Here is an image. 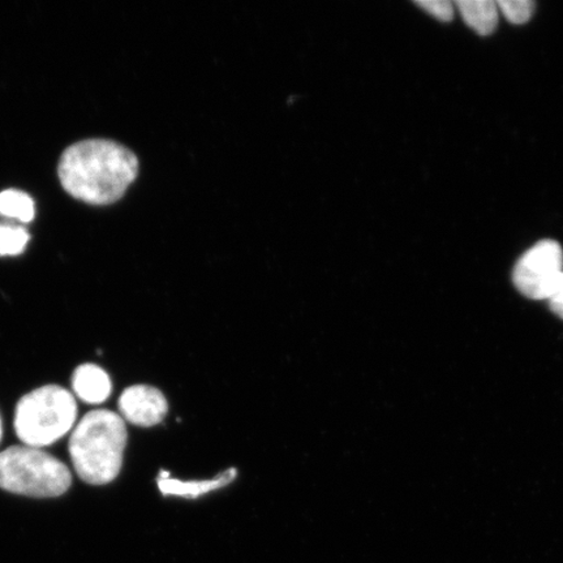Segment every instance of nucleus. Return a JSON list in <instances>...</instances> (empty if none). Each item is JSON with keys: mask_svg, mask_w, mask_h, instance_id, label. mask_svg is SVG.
Here are the masks:
<instances>
[{"mask_svg": "<svg viewBox=\"0 0 563 563\" xmlns=\"http://www.w3.org/2000/svg\"><path fill=\"white\" fill-rule=\"evenodd\" d=\"M59 179L66 192L90 206L121 200L136 180L139 161L125 146L110 140H86L62 154Z\"/></svg>", "mask_w": 563, "mask_h": 563, "instance_id": "obj_1", "label": "nucleus"}, {"mask_svg": "<svg viewBox=\"0 0 563 563\" xmlns=\"http://www.w3.org/2000/svg\"><path fill=\"white\" fill-rule=\"evenodd\" d=\"M126 429L118 413L96 410L86 415L69 439V455L76 474L91 485L115 481L121 473Z\"/></svg>", "mask_w": 563, "mask_h": 563, "instance_id": "obj_2", "label": "nucleus"}, {"mask_svg": "<svg viewBox=\"0 0 563 563\" xmlns=\"http://www.w3.org/2000/svg\"><path fill=\"white\" fill-rule=\"evenodd\" d=\"M73 475L65 463L44 450L12 446L0 453V488L15 495L53 498L65 495Z\"/></svg>", "mask_w": 563, "mask_h": 563, "instance_id": "obj_3", "label": "nucleus"}, {"mask_svg": "<svg viewBox=\"0 0 563 563\" xmlns=\"http://www.w3.org/2000/svg\"><path fill=\"white\" fill-rule=\"evenodd\" d=\"M76 418L73 394L60 386L47 385L19 400L15 431L25 446L42 449L66 435Z\"/></svg>", "mask_w": 563, "mask_h": 563, "instance_id": "obj_4", "label": "nucleus"}, {"mask_svg": "<svg viewBox=\"0 0 563 563\" xmlns=\"http://www.w3.org/2000/svg\"><path fill=\"white\" fill-rule=\"evenodd\" d=\"M563 276V251L554 241L533 245L514 267L512 280L528 299L548 300Z\"/></svg>", "mask_w": 563, "mask_h": 563, "instance_id": "obj_5", "label": "nucleus"}, {"mask_svg": "<svg viewBox=\"0 0 563 563\" xmlns=\"http://www.w3.org/2000/svg\"><path fill=\"white\" fill-rule=\"evenodd\" d=\"M123 420L131 424L150 428L159 424L168 410L167 400L156 387L135 385L125 389L119 399Z\"/></svg>", "mask_w": 563, "mask_h": 563, "instance_id": "obj_6", "label": "nucleus"}, {"mask_svg": "<svg viewBox=\"0 0 563 563\" xmlns=\"http://www.w3.org/2000/svg\"><path fill=\"white\" fill-rule=\"evenodd\" d=\"M74 391L84 402L101 405L111 394L108 373L95 364H82L74 373Z\"/></svg>", "mask_w": 563, "mask_h": 563, "instance_id": "obj_7", "label": "nucleus"}, {"mask_svg": "<svg viewBox=\"0 0 563 563\" xmlns=\"http://www.w3.org/2000/svg\"><path fill=\"white\" fill-rule=\"evenodd\" d=\"M236 476L235 470H229L227 473L217 476L216 478H211V481H201V482H180L175 481V478L170 477V474L161 473L158 478V487L162 492V495L165 496H179L186 498H196L211 490L220 489L222 487H227L232 481H234Z\"/></svg>", "mask_w": 563, "mask_h": 563, "instance_id": "obj_8", "label": "nucleus"}, {"mask_svg": "<svg viewBox=\"0 0 563 563\" xmlns=\"http://www.w3.org/2000/svg\"><path fill=\"white\" fill-rule=\"evenodd\" d=\"M457 10L466 24L481 35L495 32L498 24V5L493 0H457Z\"/></svg>", "mask_w": 563, "mask_h": 563, "instance_id": "obj_9", "label": "nucleus"}, {"mask_svg": "<svg viewBox=\"0 0 563 563\" xmlns=\"http://www.w3.org/2000/svg\"><path fill=\"white\" fill-rule=\"evenodd\" d=\"M34 211L31 196L16 191V189L0 192V216L27 223L33 221Z\"/></svg>", "mask_w": 563, "mask_h": 563, "instance_id": "obj_10", "label": "nucleus"}, {"mask_svg": "<svg viewBox=\"0 0 563 563\" xmlns=\"http://www.w3.org/2000/svg\"><path fill=\"white\" fill-rule=\"evenodd\" d=\"M30 242V234L20 227L0 224V256H18Z\"/></svg>", "mask_w": 563, "mask_h": 563, "instance_id": "obj_11", "label": "nucleus"}, {"mask_svg": "<svg viewBox=\"0 0 563 563\" xmlns=\"http://www.w3.org/2000/svg\"><path fill=\"white\" fill-rule=\"evenodd\" d=\"M498 10L511 24H525L533 15L534 4L531 0H498Z\"/></svg>", "mask_w": 563, "mask_h": 563, "instance_id": "obj_12", "label": "nucleus"}, {"mask_svg": "<svg viewBox=\"0 0 563 563\" xmlns=\"http://www.w3.org/2000/svg\"><path fill=\"white\" fill-rule=\"evenodd\" d=\"M417 4L441 21H452L454 18V4L449 0H420Z\"/></svg>", "mask_w": 563, "mask_h": 563, "instance_id": "obj_13", "label": "nucleus"}, {"mask_svg": "<svg viewBox=\"0 0 563 563\" xmlns=\"http://www.w3.org/2000/svg\"><path fill=\"white\" fill-rule=\"evenodd\" d=\"M548 301L553 313L558 314L560 319L563 320V276L559 280L558 286L554 287V290Z\"/></svg>", "mask_w": 563, "mask_h": 563, "instance_id": "obj_14", "label": "nucleus"}, {"mask_svg": "<svg viewBox=\"0 0 563 563\" xmlns=\"http://www.w3.org/2000/svg\"><path fill=\"white\" fill-rule=\"evenodd\" d=\"M0 440H2V419H0Z\"/></svg>", "mask_w": 563, "mask_h": 563, "instance_id": "obj_15", "label": "nucleus"}]
</instances>
